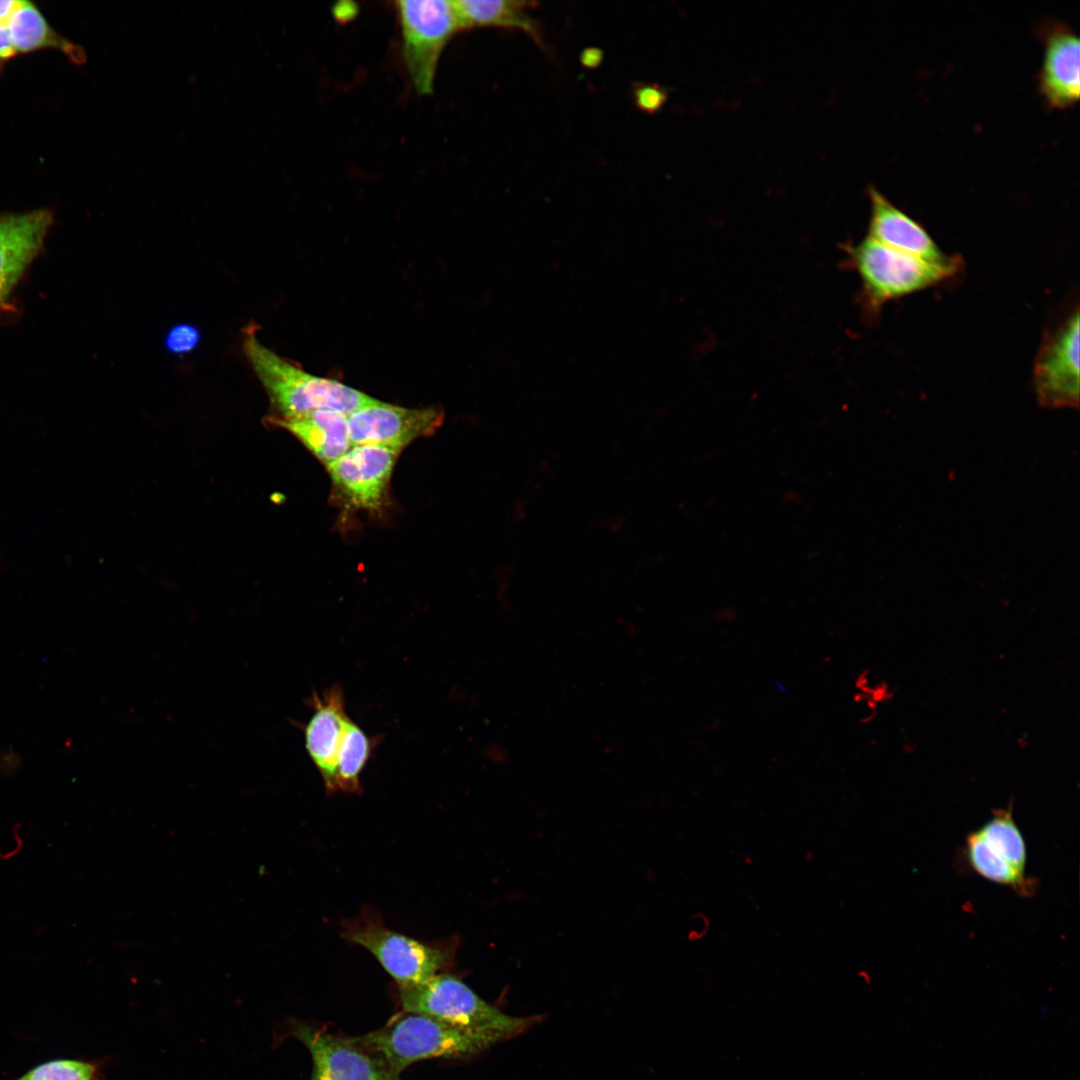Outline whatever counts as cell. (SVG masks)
I'll list each match as a JSON object with an SVG mask.
<instances>
[{
	"label": "cell",
	"mask_w": 1080,
	"mask_h": 1080,
	"mask_svg": "<svg viewBox=\"0 0 1080 1080\" xmlns=\"http://www.w3.org/2000/svg\"><path fill=\"white\" fill-rule=\"evenodd\" d=\"M243 349L281 414L279 418L296 417L318 409L349 415L375 399L337 380L313 375L276 354L258 339L255 326L249 325L245 329Z\"/></svg>",
	"instance_id": "6da1fadb"
},
{
	"label": "cell",
	"mask_w": 1080,
	"mask_h": 1080,
	"mask_svg": "<svg viewBox=\"0 0 1080 1080\" xmlns=\"http://www.w3.org/2000/svg\"><path fill=\"white\" fill-rule=\"evenodd\" d=\"M353 1037L399 1077L416 1061L471 1058L500 1042L492 1035L411 1012H405L375 1031Z\"/></svg>",
	"instance_id": "7a4b0ae2"
},
{
	"label": "cell",
	"mask_w": 1080,
	"mask_h": 1080,
	"mask_svg": "<svg viewBox=\"0 0 1080 1080\" xmlns=\"http://www.w3.org/2000/svg\"><path fill=\"white\" fill-rule=\"evenodd\" d=\"M845 264L861 280L860 301L864 317L877 320L885 303L935 286L958 274L962 259L934 264L890 248L867 236L842 246Z\"/></svg>",
	"instance_id": "3957f363"
},
{
	"label": "cell",
	"mask_w": 1080,
	"mask_h": 1080,
	"mask_svg": "<svg viewBox=\"0 0 1080 1080\" xmlns=\"http://www.w3.org/2000/svg\"><path fill=\"white\" fill-rule=\"evenodd\" d=\"M404 1012L427 1015L453 1026L496 1037L514 1038L533 1026L538 1017L510 1016L480 998L458 977L438 973L410 986L398 987Z\"/></svg>",
	"instance_id": "277c9868"
},
{
	"label": "cell",
	"mask_w": 1080,
	"mask_h": 1080,
	"mask_svg": "<svg viewBox=\"0 0 1080 1080\" xmlns=\"http://www.w3.org/2000/svg\"><path fill=\"white\" fill-rule=\"evenodd\" d=\"M341 936L368 950L398 987L421 983L451 966L456 943H425L388 929L370 907L341 923Z\"/></svg>",
	"instance_id": "5b68a950"
},
{
	"label": "cell",
	"mask_w": 1080,
	"mask_h": 1080,
	"mask_svg": "<svg viewBox=\"0 0 1080 1080\" xmlns=\"http://www.w3.org/2000/svg\"><path fill=\"white\" fill-rule=\"evenodd\" d=\"M395 8L411 82L418 94L430 95L440 56L450 39L461 31L453 1L399 0Z\"/></svg>",
	"instance_id": "8992f818"
},
{
	"label": "cell",
	"mask_w": 1080,
	"mask_h": 1080,
	"mask_svg": "<svg viewBox=\"0 0 1080 1080\" xmlns=\"http://www.w3.org/2000/svg\"><path fill=\"white\" fill-rule=\"evenodd\" d=\"M1079 310L1044 336L1033 365V388L1043 408L1079 407Z\"/></svg>",
	"instance_id": "52a82bcc"
},
{
	"label": "cell",
	"mask_w": 1080,
	"mask_h": 1080,
	"mask_svg": "<svg viewBox=\"0 0 1080 1080\" xmlns=\"http://www.w3.org/2000/svg\"><path fill=\"white\" fill-rule=\"evenodd\" d=\"M289 1033L310 1052L313 1068L309 1080H400L353 1036L299 1021L290 1024Z\"/></svg>",
	"instance_id": "ba28073f"
},
{
	"label": "cell",
	"mask_w": 1080,
	"mask_h": 1080,
	"mask_svg": "<svg viewBox=\"0 0 1080 1080\" xmlns=\"http://www.w3.org/2000/svg\"><path fill=\"white\" fill-rule=\"evenodd\" d=\"M351 446L381 445L401 450L441 425L437 408H406L374 399L347 416Z\"/></svg>",
	"instance_id": "9c48e42d"
},
{
	"label": "cell",
	"mask_w": 1080,
	"mask_h": 1080,
	"mask_svg": "<svg viewBox=\"0 0 1080 1080\" xmlns=\"http://www.w3.org/2000/svg\"><path fill=\"white\" fill-rule=\"evenodd\" d=\"M400 450L381 445H357L327 466L335 490L354 508L382 506Z\"/></svg>",
	"instance_id": "30bf717a"
},
{
	"label": "cell",
	"mask_w": 1080,
	"mask_h": 1080,
	"mask_svg": "<svg viewBox=\"0 0 1080 1080\" xmlns=\"http://www.w3.org/2000/svg\"><path fill=\"white\" fill-rule=\"evenodd\" d=\"M868 196L871 215L867 236L934 264L946 265L961 258L945 254L919 222L900 210L875 187L868 188Z\"/></svg>",
	"instance_id": "8fae6325"
},
{
	"label": "cell",
	"mask_w": 1080,
	"mask_h": 1080,
	"mask_svg": "<svg viewBox=\"0 0 1080 1080\" xmlns=\"http://www.w3.org/2000/svg\"><path fill=\"white\" fill-rule=\"evenodd\" d=\"M313 714L304 728L305 748L318 769L325 788L334 792L337 757L349 716L342 689L335 685L320 695L313 693Z\"/></svg>",
	"instance_id": "7c38bea8"
},
{
	"label": "cell",
	"mask_w": 1080,
	"mask_h": 1080,
	"mask_svg": "<svg viewBox=\"0 0 1080 1080\" xmlns=\"http://www.w3.org/2000/svg\"><path fill=\"white\" fill-rule=\"evenodd\" d=\"M51 223L46 209L0 216V302L37 255Z\"/></svg>",
	"instance_id": "4fadbf2b"
},
{
	"label": "cell",
	"mask_w": 1080,
	"mask_h": 1080,
	"mask_svg": "<svg viewBox=\"0 0 1080 1080\" xmlns=\"http://www.w3.org/2000/svg\"><path fill=\"white\" fill-rule=\"evenodd\" d=\"M1079 49L1078 36L1064 24H1055L1046 33L1038 87L1052 108L1066 109L1079 99Z\"/></svg>",
	"instance_id": "5bb4252c"
},
{
	"label": "cell",
	"mask_w": 1080,
	"mask_h": 1080,
	"mask_svg": "<svg viewBox=\"0 0 1080 1080\" xmlns=\"http://www.w3.org/2000/svg\"><path fill=\"white\" fill-rule=\"evenodd\" d=\"M347 416L335 410L318 409L296 417L277 418L275 424L291 432L328 466L351 448Z\"/></svg>",
	"instance_id": "9a60e30c"
},
{
	"label": "cell",
	"mask_w": 1080,
	"mask_h": 1080,
	"mask_svg": "<svg viewBox=\"0 0 1080 1080\" xmlns=\"http://www.w3.org/2000/svg\"><path fill=\"white\" fill-rule=\"evenodd\" d=\"M460 30L478 27L517 29L542 45L539 25L529 11L535 2L516 0H457L453 1Z\"/></svg>",
	"instance_id": "2e32d148"
},
{
	"label": "cell",
	"mask_w": 1080,
	"mask_h": 1080,
	"mask_svg": "<svg viewBox=\"0 0 1080 1080\" xmlns=\"http://www.w3.org/2000/svg\"><path fill=\"white\" fill-rule=\"evenodd\" d=\"M8 30L17 55L55 49L75 64L86 61L85 50L58 34L31 2L22 1L8 23Z\"/></svg>",
	"instance_id": "e0dca14e"
},
{
	"label": "cell",
	"mask_w": 1080,
	"mask_h": 1080,
	"mask_svg": "<svg viewBox=\"0 0 1080 1080\" xmlns=\"http://www.w3.org/2000/svg\"><path fill=\"white\" fill-rule=\"evenodd\" d=\"M965 852L970 867L983 878L1008 886L1022 895L1031 894L1035 888L1033 880L994 854L976 831L967 836Z\"/></svg>",
	"instance_id": "ac0fdd59"
},
{
	"label": "cell",
	"mask_w": 1080,
	"mask_h": 1080,
	"mask_svg": "<svg viewBox=\"0 0 1080 1080\" xmlns=\"http://www.w3.org/2000/svg\"><path fill=\"white\" fill-rule=\"evenodd\" d=\"M976 832L994 854L1025 873L1026 845L1014 821L1011 807L994 810L992 817Z\"/></svg>",
	"instance_id": "d6986e66"
},
{
	"label": "cell",
	"mask_w": 1080,
	"mask_h": 1080,
	"mask_svg": "<svg viewBox=\"0 0 1080 1080\" xmlns=\"http://www.w3.org/2000/svg\"><path fill=\"white\" fill-rule=\"evenodd\" d=\"M372 751L367 734L349 718L339 749L334 779V792L360 791V774Z\"/></svg>",
	"instance_id": "ffe728a7"
},
{
	"label": "cell",
	"mask_w": 1080,
	"mask_h": 1080,
	"mask_svg": "<svg viewBox=\"0 0 1080 1080\" xmlns=\"http://www.w3.org/2000/svg\"><path fill=\"white\" fill-rule=\"evenodd\" d=\"M14 1080H103V1062L60 1058L36 1065Z\"/></svg>",
	"instance_id": "44dd1931"
},
{
	"label": "cell",
	"mask_w": 1080,
	"mask_h": 1080,
	"mask_svg": "<svg viewBox=\"0 0 1080 1080\" xmlns=\"http://www.w3.org/2000/svg\"><path fill=\"white\" fill-rule=\"evenodd\" d=\"M201 340L200 330L188 323L173 326L164 338V346L169 353L186 355L194 351Z\"/></svg>",
	"instance_id": "7402d4cb"
},
{
	"label": "cell",
	"mask_w": 1080,
	"mask_h": 1080,
	"mask_svg": "<svg viewBox=\"0 0 1080 1080\" xmlns=\"http://www.w3.org/2000/svg\"><path fill=\"white\" fill-rule=\"evenodd\" d=\"M632 94L636 107L649 114L661 110L669 97L668 90L657 83L637 84Z\"/></svg>",
	"instance_id": "603a6c76"
},
{
	"label": "cell",
	"mask_w": 1080,
	"mask_h": 1080,
	"mask_svg": "<svg viewBox=\"0 0 1080 1080\" xmlns=\"http://www.w3.org/2000/svg\"><path fill=\"white\" fill-rule=\"evenodd\" d=\"M15 56L17 52L10 37L8 24L0 23V68Z\"/></svg>",
	"instance_id": "cb8c5ba5"
},
{
	"label": "cell",
	"mask_w": 1080,
	"mask_h": 1080,
	"mask_svg": "<svg viewBox=\"0 0 1080 1080\" xmlns=\"http://www.w3.org/2000/svg\"><path fill=\"white\" fill-rule=\"evenodd\" d=\"M600 521L603 523V525L600 526L601 529H604L609 533L618 534L625 529L628 519L625 515L617 513L609 515Z\"/></svg>",
	"instance_id": "d4e9b609"
},
{
	"label": "cell",
	"mask_w": 1080,
	"mask_h": 1080,
	"mask_svg": "<svg viewBox=\"0 0 1080 1080\" xmlns=\"http://www.w3.org/2000/svg\"><path fill=\"white\" fill-rule=\"evenodd\" d=\"M603 60V52L596 47L586 48L580 55L581 64L589 69L598 67Z\"/></svg>",
	"instance_id": "484cf974"
},
{
	"label": "cell",
	"mask_w": 1080,
	"mask_h": 1080,
	"mask_svg": "<svg viewBox=\"0 0 1080 1080\" xmlns=\"http://www.w3.org/2000/svg\"><path fill=\"white\" fill-rule=\"evenodd\" d=\"M21 3L19 0H0V23L8 24Z\"/></svg>",
	"instance_id": "4316f807"
},
{
	"label": "cell",
	"mask_w": 1080,
	"mask_h": 1080,
	"mask_svg": "<svg viewBox=\"0 0 1080 1080\" xmlns=\"http://www.w3.org/2000/svg\"><path fill=\"white\" fill-rule=\"evenodd\" d=\"M19 827H20V825L17 824V825L14 826V829H13V837H14L15 845L9 851H7V852H5L3 854H0L1 859L8 860V859L14 857L15 855H17L19 853V851L21 850V847L23 846V840H22V837H21V835L19 833Z\"/></svg>",
	"instance_id": "83f0119b"
}]
</instances>
